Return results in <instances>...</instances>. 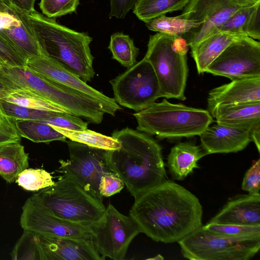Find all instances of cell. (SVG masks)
Listing matches in <instances>:
<instances>
[{
	"instance_id": "1",
	"label": "cell",
	"mask_w": 260,
	"mask_h": 260,
	"mask_svg": "<svg viewBox=\"0 0 260 260\" xmlns=\"http://www.w3.org/2000/svg\"><path fill=\"white\" fill-rule=\"evenodd\" d=\"M202 206L184 187L169 180L141 196L129 216L148 237L157 242H178L201 226Z\"/></svg>"
},
{
	"instance_id": "2",
	"label": "cell",
	"mask_w": 260,
	"mask_h": 260,
	"mask_svg": "<svg viewBox=\"0 0 260 260\" xmlns=\"http://www.w3.org/2000/svg\"><path fill=\"white\" fill-rule=\"evenodd\" d=\"M112 137L120 147L108 150L109 165L135 200L167 180L161 148L153 138L129 127L114 131Z\"/></svg>"
},
{
	"instance_id": "3",
	"label": "cell",
	"mask_w": 260,
	"mask_h": 260,
	"mask_svg": "<svg viewBox=\"0 0 260 260\" xmlns=\"http://www.w3.org/2000/svg\"><path fill=\"white\" fill-rule=\"evenodd\" d=\"M23 13L43 54L84 82L90 81L95 74L89 47L92 38L36 10Z\"/></svg>"
},
{
	"instance_id": "4",
	"label": "cell",
	"mask_w": 260,
	"mask_h": 260,
	"mask_svg": "<svg viewBox=\"0 0 260 260\" xmlns=\"http://www.w3.org/2000/svg\"><path fill=\"white\" fill-rule=\"evenodd\" d=\"M133 115L138 131L161 139L199 136L214 121L208 110L173 104L165 99Z\"/></svg>"
},
{
	"instance_id": "5",
	"label": "cell",
	"mask_w": 260,
	"mask_h": 260,
	"mask_svg": "<svg viewBox=\"0 0 260 260\" xmlns=\"http://www.w3.org/2000/svg\"><path fill=\"white\" fill-rule=\"evenodd\" d=\"M188 47L187 40L182 37L160 32L150 36L144 57L156 74L161 97L186 99Z\"/></svg>"
},
{
	"instance_id": "6",
	"label": "cell",
	"mask_w": 260,
	"mask_h": 260,
	"mask_svg": "<svg viewBox=\"0 0 260 260\" xmlns=\"http://www.w3.org/2000/svg\"><path fill=\"white\" fill-rule=\"evenodd\" d=\"M31 197L56 216L83 225L99 220L106 207L71 177L63 175L57 182Z\"/></svg>"
},
{
	"instance_id": "7",
	"label": "cell",
	"mask_w": 260,
	"mask_h": 260,
	"mask_svg": "<svg viewBox=\"0 0 260 260\" xmlns=\"http://www.w3.org/2000/svg\"><path fill=\"white\" fill-rule=\"evenodd\" d=\"M183 257L191 260H248L260 248V235L227 237L203 225L178 242Z\"/></svg>"
},
{
	"instance_id": "8",
	"label": "cell",
	"mask_w": 260,
	"mask_h": 260,
	"mask_svg": "<svg viewBox=\"0 0 260 260\" xmlns=\"http://www.w3.org/2000/svg\"><path fill=\"white\" fill-rule=\"evenodd\" d=\"M110 83L116 103L137 112L149 107L161 97L156 74L145 57Z\"/></svg>"
},
{
	"instance_id": "9",
	"label": "cell",
	"mask_w": 260,
	"mask_h": 260,
	"mask_svg": "<svg viewBox=\"0 0 260 260\" xmlns=\"http://www.w3.org/2000/svg\"><path fill=\"white\" fill-rule=\"evenodd\" d=\"M70 158L59 160V172L76 182L86 192L103 201L99 187L101 177L113 172L109 165L108 150L73 141L67 142Z\"/></svg>"
},
{
	"instance_id": "10",
	"label": "cell",
	"mask_w": 260,
	"mask_h": 260,
	"mask_svg": "<svg viewBox=\"0 0 260 260\" xmlns=\"http://www.w3.org/2000/svg\"><path fill=\"white\" fill-rule=\"evenodd\" d=\"M90 225L94 247L105 259H124L131 243L141 233L129 216L121 214L111 204L103 216Z\"/></svg>"
},
{
	"instance_id": "11",
	"label": "cell",
	"mask_w": 260,
	"mask_h": 260,
	"mask_svg": "<svg viewBox=\"0 0 260 260\" xmlns=\"http://www.w3.org/2000/svg\"><path fill=\"white\" fill-rule=\"evenodd\" d=\"M206 73L231 80L260 77V43L248 36L234 42L207 67Z\"/></svg>"
},
{
	"instance_id": "12",
	"label": "cell",
	"mask_w": 260,
	"mask_h": 260,
	"mask_svg": "<svg viewBox=\"0 0 260 260\" xmlns=\"http://www.w3.org/2000/svg\"><path fill=\"white\" fill-rule=\"evenodd\" d=\"M20 223L23 231L51 237L91 239L90 225L60 218L37 202L31 196L22 207Z\"/></svg>"
},
{
	"instance_id": "13",
	"label": "cell",
	"mask_w": 260,
	"mask_h": 260,
	"mask_svg": "<svg viewBox=\"0 0 260 260\" xmlns=\"http://www.w3.org/2000/svg\"><path fill=\"white\" fill-rule=\"evenodd\" d=\"M26 66L41 76L56 83L83 92L98 101L106 113L114 116L121 109L114 98L96 90L77 76L45 55L32 57L26 61Z\"/></svg>"
},
{
	"instance_id": "14",
	"label": "cell",
	"mask_w": 260,
	"mask_h": 260,
	"mask_svg": "<svg viewBox=\"0 0 260 260\" xmlns=\"http://www.w3.org/2000/svg\"><path fill=\"white\" fill-rule=\"evenodd\" d=\"M0 36L26 60L44 55L24 13L10 6L0 13Z\"/></svg>"
},
{
	"instance_id": "15",
	"label": "cell",
	"mask_w": 260,
	"mask_h": 260,
	"mask_svg": "<svg viewBox=\"0 0 260 260\" xmlns=\"http://www.w3.org/2000/svg\"><path fill=\"white\" fill-rule=\"evenodd\" d=\"M35 234L41 260L105 259L96 251L92 238L51 237Z\"/></svg>"
},
{
	"instance_id": "16",
	"label": "cell",
	"mask_w": 260,
	"mask_h": 260,
	"mask_svg": "<svg viewBox=\"0 0 260 260\" xmlns=\"http://www.w3.org/2000/svg\"><path fill=\"white\" fill-rule=\"evenodd\" d=\"M199 136L206 155L237 152L251 141L249 130L218 123L208 126Z\"/></svg>"
},
{
	"instance_id": "17",
	"label": "cell",
	"mask_w": 260,
	"mask_h": 260,
	"mask_svg": "<svg viewBox=\"0 0 260 260\" xmlns=\"http://www.w3.org/2000/svg\"><path fill=\"white\" fill-rule=\"evenodd\" d=\"M260 102V77L241 78L210 91L207 99L208 111L222 105Z\"/></svg>"
},
{
	"instance_id": "18",
	"label": "cell",
	"mask_w": 260,
	"mask_h": 260,
	"mask_svg": "<svg viewBox=\"0 0 260 260\" xmlns=\"http://www.w3.org/2000/svg\"><path fill=\"white\" fill-rule=\"evenodd\" d=\"M210 223L260 225V194H243L227 202Z\"/></svg>"
},
{
	"instance_id": "19",
	"label": "cell",
	"mask_w": 260,
	"mask_h": 260,
	"mask_svg": "<svg viewBox=\"0 0 260 260\" xmlns=\"http://www.w3.org/2000/svg\"><path fill=\"white\" fill-rule=\"evenodd\" d=\"M216 123L250 130L260 125V102L222 105L210 112Z\"/></svg>"
},
{
	"instance_id": "20",
	"label": "cell",
	"mask_w": 260,
	"mask_h": 260,
	"mask_svg": "<svg viewBox=\"0 0 260 260\" xmlns=\"http://www.w3.org/2000/svg\"><path fill=\"white\" fill-rule=\"evenodd\" d=\"M244 36H246L217 30L191 48V56L196 62L198 73H205L208 66L227 47Z\"/></svg>"
},
{
	"instance_id": "21",
	"label": "cell",
	"mask_w": 260,
	"mask_h": 260,
	"mask_svg": "<svg viewBox=\"0 0 260 260\" xmlns=\"http://www.w3.org/2000/svg\"><path fill=\"white\" fill-rule=\"evenodd\" d=\"M206 154L202 147L189 142L174 146L168 157L167 165L174 179L182 180L199 168L198 161Z\"/></svg>"
},
{
	"instance_id": "22",
	"label": "cell",
	"mask_w": 260,
	"mask_h": 260,
	"mask_svg": "<svg viewBox=\"0 0 260 260\" xmlns=\"http://www.w3.org/2000/svg\"><path fill=\"white\" fill-rule=\"evenodd\" d=\"M253 6V5H252ZM251 6L240 0H229L209 15L198 27L189 32L187 40L191 48L219 29L237 11L243 7Z\"/></svg>"
},
{
	"instance_id": "23",
	"label": "cell",
	"mask_w": 260,
	"mask_h": 260,
	"mask_svg": "<svg viewBox=\"0 0 260 260\" xmlns=\"http://www.w3.org/2000/svg\"><path fill=\"white\" fill-rule=\"evenodd\" d=\"M28 166V154L20 142L0 147V176L7 182H15L19 175Z\"/></svg>"
},
{
	"instance_id": "24",
	"label": "cell",
	"mask_w": 260,
	"mask_h": 260,
	"mask_svg": "<svg viewBox=\"0 0 260 260\" xmlns=\"http://www.w3.org/2000/svg\"><path fill=\"white\" fill-rule=\"evenodd\" d=\"M0 99L20 106L36 110L67 112L63 109L42 96L24 89L0 87Z\"/></svg>"
},
{
	"instance_id": "25",
	"label": "cell",
	"mask_w": 260,
	"mask_h": 260,
	"mask_svg": "<svg viewBox=\"0 0 260 260\" xmlns=\"http://www.w3.org/2000/svg\"><path fill=\"white\" fill-rule=\"evenodd\" d=\"M15 123L19 135L35 143L66 141V137L51 125L35 120L18 119Z\"/></svg>"
},
{
	"instance_id": "26",
	"label": "cell",
	"mask_w": 260,
	"mask_h": 260,
	"mask_svg": "<svg viewBox=\"0 0 260 260\" xmlns=\"http://www.w3.org/2000/svg\"><path fill=\"white\" fill-rule=\"evenodd\" d=\"M190 0H137L133 13L144 22L168 13L181 10Z\"/></svg>"
},
{
	"instance_id": "27",
	"label": "cell",
	"mask_w": 260,
	"mask_h": 260,
	"mask_svg": "<svg viewBox=\"0 0 260 260\" xmlns=\"http://www.w3.org/2000/svg\"><path fill=\"white\" fill-rule=\"evenodd\" d=\"M145 23L147 27L151 30L179 37L189 32L203 23L184 18L180 15L174 17L161 15Z\"/></svg>"
},
{
	"instance_id": "28",
	"label": "cell",
	"mask_w": 260,
	"mask_h": 260,
	"mask_svg": "<svg viewBox=\"0 0 260 260\" xmlns=\"http://www.w3.org/2000/svg\"><path fill=\"white\" fill-rule=\"evenodd\" d=\"M52 127L70 140L91 147L107 150L118 149L120 147V142L112 136H107L87 128L80 131H74Z\"/></svg>"
},
{
	"instance_id": "29",
	"label": "cell",
	"mask_w": 260,
	"mask_h": 260,
	"mask_svg": "<svg viewBox=\"0 0 260 260\" xmlns=\"http://www.w3.org/2000/svg\"><path fill=\"white\" fill-rule=\"evenodd\" d=\"M108 48L112 53V58L127 69L137 62L139 49L128 35L122 32L113 34Z\"/></svg>"
},
{
	"instance_id": "30",
	"label": "cell",
	"mask_w": 260,
	"mask_h": 260,
	"mask_svg": "<svg viewBox=\"0 0 260 260\" xmlns=\"http://www.w3.org/2000/svg\"><path fill=\"white\" fill-rule=\"evenodd\" d=\"M15 182L24 189L31 191H39L55 183L51 175L46 170L32 168L23 171Z\"/></svg>"
},
{
	"instance_id": "31",
	"label": "cell",
	"mask_w": 260,
	"mask_h": 260,
	"mask_svg": "<svg viewBox=\"0 0 260 260\" xmlns=\"http://www.w3.org/2000/svg\"><path fill=\"white\" fill-rule=\"evenodd\" d=\"M12 259L41 260V253L36 234L24 231L11 253Z\"/></svg>"
},
{
	"instance_id": "32",
	"label": "cell",
	"mask_w": 260,
	"mask_h": 260,
	"mask_svg": "<svg viewBox=\"0 0 260 260\" xmlns=\"http://www.w3.org/2000/svg\"><path fill=\"white\" fill-rule=\"evenodd\" d=\"M229 0H190L180 15L184 18L202 22L220 6Z\"/></svg>"
},
{
	"instance_id": "33",
	"label": "cell",
	"mask_w": 260,
	"mask_h": 260,
	"mask_svg": "<svg viewBox=\"0 0 260 260\" xmlns=\"http://www.w3.org/2000/svg\"><path fill=\"white\" fill-rule=\"evenodd\" d=\"M259 4L260 3L251 6L241 8L217 30L232 34L246 35V30L250 19L256 6Z\"/></svg>"
},
{
	"instance_id": "34",
	"label": "cell",
	"mask_w": 260,
	"mask_h": 260,
	"mask_svg": "<svg viewBox=\"0 0 260 260\" xmlns=\"http://www.w3.org/2000/svg\"><path fill=\"white\" fill-rule=\"evenodd\" d=\"M0 102L6 114L14 120L18 119L42 120L51 117L55 112L26 108L1 99Z\"/></svg>"
},
{
	"instance_id": "35",
	"label": "cell",
	"mask_w": 260,
	"mask_h": 260,
	"mask_svg": "<svg viewBox=\"0 0 260 260\" xmlns=\"http://www.w3.org/2000/svg\"><path fill=\"white\" fill-rule=\"evenodd\" d=\"M80 0H41L39 7L43 14L55 19L76 11Z\"/></svg>"
},
{
	"instance_id": "36",
	"label": "cell",
	"mask_w": 260,
	"mask_h": 260,
	"mask_svg": "<svg viewBox=\"0 0 260 260\" xmlns=\"http://www.w3.org/2000/svg\"><path fill=\"white\" fill-rule=\"evenodd\" d=\"M203 228L211 232L227 237L260 235V225H243L208 222Z\"/></svg>"
},
{
	"instance_id": "37",
	"label": "cell",
	"mask_w": 260,
	"mask_h": 260,
	"mask_svg": "<svg viewBox=\"0 0 260 260\" xmlns=\"http://www.w3.org/2000/svg\"><path fill=\"white\" fill-rule=\"evenodd\" d=\"M21 139L15 120L6 114L0 102V147L12 143L20 142Z\"/></svg>"
},
{
	"instance_id": "38",
	"label": "cell",
	"mask_w": 260,
	"mask_h": 260,
	"mask_svg": "<svg viewBox=\"0 0 260 260\" xmlns=\"http://www.w3.org/2000/svg\"><path fill=\"white\" fill-rule=\"evenodd\" d=\"M0 63L4 68L26 66L24 58L1 36Z\"/></svg>"
},
{
	"instance_id": "39",
	"label": "cell",
	"mask_w": 260,
	"mask_h": 260,
	"mask_svg": "<svg viewBox=\"0 0 260 260\" xmlns=\"http://www.w3.org/2000/svg\"><path fill=\"white\" fill-rule=\"evenodd\" d=\"M260 159L254 160L246 172L242 183V189L251 194H260Z\"/></svg>"
},
{
	"instance_id": "40",
	"label": "cell",
	"mask_w": 260,
	"mask_h": 260,
	"mask_svg": "<svg viewBox=\"0 0 260 260\" xmlns=\"http://www.w3.org/2000/svg\"><path fill=\"white\" fill-rule=\"evenodd\" d=\"M124 186L121 178L114 172H111L101 177L99 189L103 197H108L119 192Z\"/></svg>"
},
{
	"instance_id": "41",
	"label": "cell",
	"mask_w": 260,
	"mask_h": 260,
	"mask_svg": "<svg viewBox=\"0 0 260 260\" xmlns=\"http://www.w3.org/2000/svg\"><path fill=\"white\" fill-rule=\"evenodd\" d=\"M137 0H110V18H124L127 13L133 9Z\"/></svg>"
},
{
	"instance_id": "42",
	"label": "cell",
	"mask_w": 260,
	"mask_h": 260,
	"mask_svg": "<svg viewBox=\"0 0 260 260\" xmlns=\"http://www.w3.org/2000/svg\"><path fill=\"white\" fill-rule=\"evenodd\" d=\"M259 5L258 4L254 10L245 33L247 36L258 40L260 39Z\"/></svg>"
},
{
	"instance_id": "43",
	"label": "cell",
	"mask_w": 260,
	"mask_h": 260,
	"mask_svg": "<svg viewBox=\"0 0 260 260\" xmlns=\"http://www.w3.org/2000/svg\"><path fill=\"white\" fill-rule=\"evenodd\" d=\"M11 6H14L22 12L29 13L34 11L36 0H10Z\"/></svg>"
},
{
	"instance_id": "44",
	"label": "cell",
	"mask_w": 260,
	"mask_h": 260,
	"mask_svg": "<svg viewBox=\"0 0 260 260\" xmlns=\"http://www.w3.org/2000/svg\"><path fill=\"white\" fill-rule=\"evenodd\" d=\"M251 141L255 144L258 152H260V125L256 126L250 130Z\"/></svg>"
},
{
	"instance_id": "45",
	"label": "cell",
	"mask_w": 260,
	"mask_h": 260,
	"mask_svg": "<svg viewBox=\"0 0 260 260\" xmlns=\"http://www.w3.org/2000/svg\"><path fill=\"white\" fill-rule=\"evenodd\" d=\"M9 7V5L0 0V13L7 11Z\"/></svg>"
},
{
	"instance_id": "46",
	"label": "cell",
	"mask_w": 260,
	"mask_h": 260,
	"mask_svg": "<svg viewBox=\"0 0 260 260\" xmlns=\"http://www.w3.org/2000/svg\"><path fill=\"white\" fill-rule=\"evenodd\" d=\"M250 5H254L258 3H260V0H240Z\"/></svg>"
},
{
	"instance_id": "47",
	"label": "cell",
	"mask_w": 260,
	"mask_h": 260,
	"mask_svg": "<svg viewBox=\"0 0 260 260\" xmlns=\"http://www.w3.org/2000/svg\"><path fill=\"white\" fill-rule=\"evenodd\" d=\"M149 259H163L164 257L161 255L158 254V255H156L155 257H154L153 258H149Z\"/></svg>"
},
{
	"instance_id": "48",
	"label": "cell",
	"mask_w": 260,
	"mask_h": 260,
	"mask_svg": "<svg viewBox=\"0 0 260 260\" xmlns=\"http://www.w3.org/2000/svg\"><path fill=\"white\" fill-rule=\"evenodd\" d=\"M1 1H3V2L6 3L8 5H9V6H11L12 5L11 2L10 0H1Z\"/></svg>"
},
{
	"instance_id": "49",
	"label": "cell",
	"mask_w": 260,
	"mask_h": 260,
	"mask_svg": "<svg viewBox=\"0 0 260 260\" xmlns=\"http://www.w3.org/2000/svg\"><path fill=\"white\" fill-rule=\"evenodd\" d=\"M2 68H3V67H2V64H1V63H0V71H1V70Z\"/></svg>"
}]
</instances>
